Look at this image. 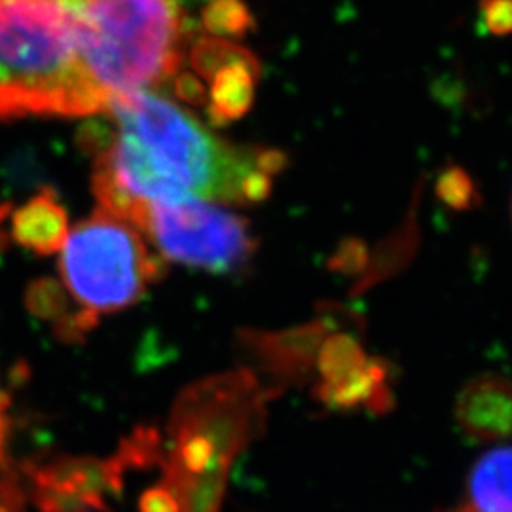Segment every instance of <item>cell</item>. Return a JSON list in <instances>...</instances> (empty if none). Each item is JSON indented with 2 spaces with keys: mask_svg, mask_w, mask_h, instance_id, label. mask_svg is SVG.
<instances>
[{
  "mask_svg": "<svg viewBox=\"0 0 512 512\" xmlns=\"http://www.w3.org/2000/svg\"><path fill=\"white\" fill-rule=\"evenodd\" d=\"M253 95V73L251 59L232 61L222 67L213 84V105L211 112L217 120L236 118L249 107Z\"/></svg>",
  "mask_w": 512,
  "mask_h": 512,
  "instance_id": "11",
  "label": "cell"
},
{
  "mask_svg": "<svg viewBox=\"0 0 512 512\" xmlns=\"http://www.w3.org/2000/svg\"><path fill=\"white\" fill-rule=\"evenodd\" d=\"M71 294L67 293L65 285L55 281L52 277H40L29 283L25 291V308L35 317L52 323V327L63 321L73 308H71Z\"/></svg>",
  "mask_w": 512,
  "mask_h": 512,
  "instance_id": "12",
  "label": "cell"
},
{
  "mask_svg": "<svg viewBox=\"0 0 512 512\" xmlns=\"http://www.w3.org/2000/svg\"><path fill=\"white\" fill-rule=\"evenodd\" d=\"M446 512H512V446H499L476 459L461 503Z\"/></svg>",
  "mask_w": 512,
  "mask_h": 512,
  "instance_id": "10",
  "label": "cell"
},
{
  "mask_svg": "<svg viewBox=\"0 0 512 512\" xmlns=\"http://www.w3.org/2000/svg\"><path fill=\"white\" fill-rule=\"evenodd\" d=\"M200 2H211V0H181V4H200Z\"/></svg>",
  "mask_w": 512,
  "mask_h": 512,
  "instance_id": "17",
  "label": "cell"
},
{
  "mask_svg": "<svg viewBox=\"0 0 512 512\" xmlns=\"http://www.w3.org/2000/svg\"><path fill=\"white\" fill-rule=\"evenodd\" d=\"M86 61L109 93L154 90L179 69L181 0H71Z\"/></svg>",
  "mask_w": 512,
  "mask_h": 512,
  "instance_id": "4",
  "label": "cell"
},
{
  "mask_svg": "<svg viewBox=\"0 0 512 512\" xmlns=\"http://www.w3.org/2000/svg\"><path fill=\"white\" fill-rule=\"evenodd\" d=\"M109 124L84 133L93 154L99 207L141 232L150 202L251 205L270 196L285 167L279 150L245 147L219 137L154 90L110 99Z\"/></svg>",
  "mask_w": 512,
  "mask_h": 512,
  "instance_id": "1",
  "label": "cell"
},
{
  "mask_svg": "<svg viewBox=\"0 0 512 512\" xmlns=\"http://www.w3.org/2000/svg\"><path fill=\"white\" fill-rule=\"evenodd\" d=\"M511 215H512V202H511Z\"/></svg>",
  "mask_w": 512,
  "mask_h": 512,
  "instance_id": "18",
  "label": "cell"
},
{
  "mask_svg": "<svg viewBox=\"0 0 512 512\" xmlns=\"http://www.w3.org/2000/svg\"><path fill=\"white\" fill-rule=\"evenodd\" d=\"M465 435L478 440L512 437V385L497 376H482L465 385L456 404Z\"/></svg>",
  "mask_w": 512,
  "mask_h": 512,
  "instance_id": "8",
  "label": "cell"
},
{
  "mask_svg": "<svg viewBox=\"0 0 512 512\" xmlns=\"http://www.w3.org/2000/svg\"><path fill=\"white\" fill-rule=\"evenodd\" d=\"M6 408H8V401L0 393V475H10V471H6V440H8Z\"/></svg>",
  "mask_w": 512,
  "mask_h": 512,
  "instance_id": "15",
  "label": "cell"
},
{
  "mask_svg": "<svg viewBox=\"0 0 512 512\" xmlns=\"http://www.w3.org/2000/svg\"><path fill=\"white\" fill-rule=\"evenodd\" d=\"M141 512H183L177 495L173 494L165 484L148 488L141 497Z\"/></svg>",
  "mask_w": 512,
  "mask_h": 512,
  "instance_id": "14",
  "label": "cell"
},
{
  "mask_svg": "<svg viewBox=\"0 0 512 512\" xmlns=\"http://www.w3.org/2000/svg\"><path fill=\"white\" fill-rule=\"evenodd\" d=\"M247 21V12L234 0H211L205 12V23L213 33H236Z\"/></svg>",
  "mask_w": 512,
  "mask_h": 512,
  "instance_id": "13",
  "label": "cell"
},
{
  "mask_svg": "<svg viewBox=\"0 0 512 512\" xmlns=\"http://www.w3.org/2000/svg\"><path fill=\"white\" fill-rule=\"evenodd\" d=\"M270 391L241 368L190 385L169 421L160 465L183 512H220L232 461L264 425Z\"/></svg>",
  "mask_w": 512,
  "mask_h": 512,
  "instance_id": "3",
  "label": "cell"
},
{
  "mask_svg": "<svg viewBox=\"0 0 512 512\" xmlns=\"http://www.w3.org/2000/svg\"><path fill=\"white\" fill-rule=\"evenodd\" d=\"M141 234L160 255L211 274H234L258 249L249 220L203 200L147 203Z\"/></svg>",
  "mask_w": 512,
  "mask_h": 512,
  "instance_id": "6",
  "label": "cell"
},
{
  "mask_svg": "<svg viewBox=\"0 0 512 512\" xmlns=\"http://www.w3.org/2000/svg\"><path fill=\"white\" fill-rule=\"evenodd\" d=\"M59 255L67 293L95 315L135 306L167 272L139 230L101 207L74 226Z\"/></svg>",
  "mask_w": 512,
  "mask_h": 512,
  "instance_id": "5",
  "label": "cell"
},
{
  "mask_svg": "<svg viewBox=\"0 0 512 512\" xmlns=\"http://www.w3.org/2000/svg\"><path fill=\"white\" fill-rule=\"evenodd\" d=\"M126 467L120 458L57 456L27 463L31 494L42 512L105 511V497L122 490Z\"/></svg>",
  "mask_w": 512,
  "mask_h": 512,
  "instance_id": "7",
  "label": "cell"
},
{
  "mask_svg": "<svg viewBox=\"0 0 512 512\" xmlns=\"http://www.w3.org/2000/svg\"><path fill=\"white\" fill-rule=\"evenodd\" d=\"M10 215V205H0V255L8 249L10 245V236L2 230V222Z\"/></svg>",
  "mask_w": 512,
  "mask_h": 512,
  "instance_id": "16",
  "label": "cell"
},
{
  "mask_svg": "<svg viewBox=\"0 0 512 512\" xmlns=\"http://www.w3.org/2000/svg\"><path fill=\"white\" fill-rule=\"evenodd\" d=\"M69 236V217L55 198L54 190L44 188L12 213L10 238L38 256L57 255Z\"/></svg>",
  "mask_w": 512,
  "mask_h": 512,
  "instance_id": "9",
  "label": "cell"
},
{
  "mask_svg": "<svg viewBox=\"0 0 512 512\" xmlns=\"http://www.w3.org/2000/svg\"><path fill=\"white\" fill-rule=\"evenodd\" d=\"M71 0H0V122L105 114Z\"/></svg>",
  "mask_w": 512,
  "mask_h": 512,
  "instance_id": "2",
  "label": "cell"
}]
</instances>
